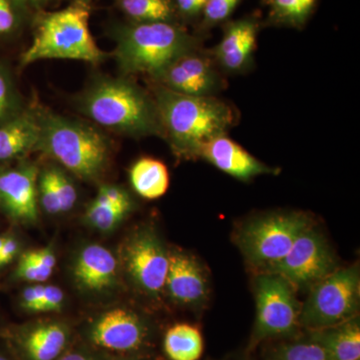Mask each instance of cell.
Listing matches in <instances>:
<instances>
[{"instance_id":"obj_22","label":"cell","mask_w":360,"mask_h":360,"mask_svg":"<svg viewBox=\"0 0 360 360\" xmlns=\"http://www.w3.org/2000/svg\"><path fill=\"white\" fill-rule=\"evenodd\" d=\"M163 350L169 360H200L205 350L202 335L191 324H175L165 333Z\"/></svg>"},{"instance_id":"obj_14","label":"cell","mask_w":360,"mask_h":360,"mask_svg":"<svg viewBox=\"0 0 360 360\" xmlns=\"http://www.w3.org/2000/svg\"><path fill=\"white\" fill-rule=\"evenodd\" d=\"M37 180L39 169L34 165H25L0 174V203L15 221H37Z\"/></svg>"},{"instance_id":"obj_5","label":"cell","mask_w":360,"mask_h":360,"mask_svg":"<svg viewBox=\"0 0 360 360\" xmlns=\"http://www.w3.org/2000/svg\"><path fill=\"white\" fill-rule=\"evenodd\" d=\"M89 9L84 2L41 14L32 44L21 54L22 65L42 59H72L98 65L105 58L89 30Z\"/></svg>"},{"instance_id":"obj_43","label":"cell","mask_w":360,"mask_h":360,"mask_svg":"<svg viewBox=\"0 0 360 360\" xmlns=\"http://www.w3.org/2000/svg\"><path fill=\"white\" fill-rule=\"evenodd\" d=\"M0 360H8L4 355L0 354Z\"/></svg>"},{"instance_id":"obj_3","label":"cell","mask_w":360,"mask_h":360,"mask_svg":"<svg viewBox=\"0 0 360 360\" xmlns=\"http://www.w3.org/2000/svg\"><path fill=\"white\" fill-rule=\"evenodd\" d=\"M39 110L41 139L39 149L80 179H98L110 161V139L87 123Z\"/></svg>"},{"instance_id":"obj_9","label":"cell","mask_w":360,"mask_h":360,"mask_svg":"<svg viewBox=\"0 0 360 360\" xmlns=\"http://www.w3.org/2000/svg\"><path fill=\"white\" fill-rule=\"evenodd\" d=\"M336 269L333 250L311 226L298 236L283 259L262 272L283 277L295 290H310Z\"/></svg>"},{"instance_id":"obj_37","label":"cell","mask_w":360,"mask_h":360,"mask_svg":"<svg viewBox=\"0 0 360 360\" xmlns=\"http://www.w3.org/2000/svg\"><path fill=\"white\" fill-rule=\"evenodd\" d=\"M20 250V245L15 238L6 236V241L0 250V266L11 264L18 255Z\"/></svg>"},{"instance_id":"obj_32","label":"cell","mask_w":360,"mask_h":360,"mask_svg":"<svg viewBox=\"0 0 360 360\" xmlns=\"http://www.w3.org/2000/svg\"><path fill=\"white\" fill-rule=\"evenodd\" d=\"M240 0H208L203 8L205 20L210 23H217L226 20Z\"/></svg>"},{"instance_id":"obj_39","label":"cell","mask_w":360,"mask_h":360,"mask_svg":"<svg viewBox=\"0 0 360 360\" xmlns=\"http://www.w3.org/2000/svg\"><path fill=\"white\" fill-rule=\"evenodd\" d=\"M56 360H94L89 355L84 354V352H71L68 354L60 355Z\"/></svg>"},{"instance_id":"obj_33","label":"cell","mask_w":360,"mask_h":360,"mask_svg":"<svg viewBox=\"0 0 360 360\" xmlns=\"http://www.w3.org/2000/svg\"><path fill=\"white\" fill-rule=\"evenodd\" d=\"M63 302H65V295L58 286L44 285L40 312L59 311L63 309Z\"/></svg>"},{"instance_id":"obj_17","label":"cell","mask_w":360,"mask_h":360,"mask_svg":"<svg viewBox=\"0 0 360 360\" xmlns=\"http://www.w3.org/2000/svg\"><path fill=\"white\" fill-rule=\"evenodd\" d=\"M257 26L251 20L231 23L213 51V58L224 70L239 72L250 65L257 47Z\"/></svg>"},{"instance_id":"obj_11","label":"cell","mask_w":360,"mask_h":360,"mask_svg":"<svg viewBox=\"0 0 360 360\" xmlns=\"http://www.w3.org/2000/svg\"><path fill=\"white\" fill-rule=\"evenodd\" d=\"M153 80L165 89L193 96H212L221 86L210 58L194 51L175 59Z\"/></svg>"},{"instance_id":"obj_25","label":"cell","mask_w":360,"mask_h":360,"mask_svg":"<svg viewBox=\"0 0 360 360\" xmlns=\"http://www.w3.org/2000/svg\"><path fill=\"white\" fill-rule=\"evenodd\" d=\"M127 213L118 210L112 205H103L94 200L87 207L85 219L94 229L108 232L120 224Z\"/></svg>"},{"instance_id":"obj_26","label":"cell","mask_w":360,"mask_h":360,"mask_svg":"<svg viewBox=\"0 0 360 360\" xmlns=\"http://www.w3.org/2000/svg\"><path fill=\"white\" fill-rule=\"evenodd\" d=\"M316 0H270L272 11L281 20L302 22L314 8Z\"/></svg>"},{"instance_id":"obj_40","label":"cell","mask_w":360,"mask_h":360,"mask_svg":"<svg viewBox=\"0 0 360 360\" xmlns=\"http://www.w3.org/2000/svg\"><path fill=\"white\" fill-rule=\"evenodd\" d=\"M26 1L30 2L34 6H44L45 4L52 1V0H26Z\"/></svg>"},{"instance_id":"obj_20","label":"cell","mask_w":360,"mask_h":360,"mask_svg":"<svg viewBox=\"0 0 360 360\" xmlns=\"http://www.w3.org/2000/svg\"><path fill=\"white\" fill-rule=\"evenodd\" d=\"M307 338L319 343L333 360H360L359 315L331 328L309 331Z\"/></svg>"},{"instance_id":"obj_4","label":"cell","mask_w":360,"mask_h":360,"mask_svg":"<svg viewBox=\"0 0 360 360\" xmlns=\"http://www.w3.org/2000/svg\"><path fill=\"white\" fill-rule=\"evenodd\" d=\"M115 40V56L120 70L153 79L175 59L194 51L193 37L170 21L123 26Z\"/></svg>"},{"instance_id":"obj_36","label":"cell","mask_w":360,"mask_h":360,"mask_svg":"<svg viewBox=\"0 0 360 360\" xmlns=\"http://www.w3.org/2000/svg\"><path fill=\"white\" fill-rule=\"evenodd\" d=\"M26 255L39 262L42 266L53 270L56 265V257L51 246L39 250L26 251Z\"/></svg>"},{"instance_id":"obj_15","label":"cell","mask_w":360,"mask_h":360,"mask_svg":"<svg viewBox=\"0 0 360 360\" xmlns=\"http://www.w3.org/2000/svg\"><path fill=\"white\" fill-rule=\"evenodd\" d=\"M200 158L234 179L248 181L264 174H276V170L267 167L251 155L226 134L215 136L203 146Z\"/></svg>"},{"instance_id":"obj_24","label":"cell","mask_w":360,"mask_h":360,"mask_svg":"<svg viewBox=\"0 0 360 360\" xmlns=\"http://www.w3.org/2000/svg\"><path fill=\"white\" fill-rule=\"evenodd\" d=\"M120 6L137 22L169 21L174 15L169 0H120Z\"/></svg>"},{"instance_id":"obj_16","label":"cell","mask_w":360,"mask_h":360,"mask_svg":"<svg viewBox=\"0 0 360 360\" xmlns=\"http://www.w3.org/2000/svg\"><path fill=\"white\" fill-rule=\"evenodd\" d=\"M73 276L82 290L103 292L115 285L117 276V260L103 245L85 246L75 259Z\"/></svg>"},{"instance_id":"obj_35","label":"cell","mask_w":360,"mask_h":360,"mask_svg":"<svg viewBox=\"0 0 360 360\" xmlns=\"http://www.w3.org/2000/svg\"><path fill=\"white\" fill-rule=\"evenodd\" d=\"M14 96L8 79L0 71V120L11 115L14 108Z\"/></svg>"},{"instance_id":"obj_31","label":"cell","mask_w":360,"mask_h":360,"mask_svg":"<svg viewBox=\"0 0 360 360\" xmlns=\"http://www.w3.org/2000/svg\"><path fill=\"white\" fill-rule=\"evenodd\" d=\"M94 200L103 203V205L115 206L125 213H129L132 207L131 200H130L129 194L117 186H101Z\"/></svg>"},{"instance_id":"obj_21","label":"cell","mask_w":360,"mask_h":360,"mask_svg":"<svg viewBox=\"0 0 360 360\" xmlns=\"http://www.w3.org/2000/svg\"><path fill=\"white\" fill-rule=\"evenodd\" d=\"M130 182L135 191L146 200H158L167 193L169 174L167 165L155 158H143L130 168Z\"/></svg>"},{"instance_id":"obj_29","label":"cell","mask_w":360,"mask_h":360,"mask_svg":"<svg viewBox=\"0 0 360 360\" xmlns=\"http://www.w3.org/2000/svg\"><path fill=\"white\" fill-rule=\"evenodd\" d=\"M52 272L53 270L42 266L39 262L28 257L26 252L21 255L15 270L18 278L30 283H44L52 276Z\"/></svg>"},{"instance_id":"obj_23","label":"cell","mask_w":360,"mask_h":360,"mask_svg":"<svg viewBox=\"0 0 360 360\" xmlns=\"http://www.w3.org/2000/svg\"><path fill=\"white\" fill-rule=\"evenodd\" d=\"M265 360H333L316 341L309 338H295L272 347Z\"/></svg>"},{"instance_id":"obj_1","label":"cell","mask_w":360,"mask_h":360,"mask_svg":"<svg viewBox=\"0 0 360 360\" xmlns=\"http://www.w3.org/2000/svg\"><path fill=\"white\" fill-rule=\"evenodd\" d=\"M155 103L161 135L181 160L200 158L203 146L236 123V111L217 97L186 96L158 85Z\"/></svg>"},{"instance_id":"obj_6","label":"cell","mask_w":360,"mask_h":360,"mask_svg":"<svg viewBox=\"0 0 360 360\" xmlns=\"http://www.w3.org/2000/svg\"><path fill=\"white\" fill-rule=\"evenodd\" d=\"M359 265L336 269L309 290L300 309V322L307 331L338 326L359 315Z\"/></svg>"},{"instance_id":"obj_34","label":"cell","mask_w":360,"mask_h":360,"mask_svg":"<svg viewBox=\"0 0 360 360\" xmlns=\"http://www.w3.org/2000/svg\"><path fill=\"white\" fill-rule=\"evenodd\" d=\"M44 285L35 284L28 286L21 293V307L30 312H40V304L44 297Z\"/></svg>"},{"instance_id":"obj_13","label":"cell","mask_w":360,"mask_h":360,"mask_svg":"<svg viewBox=\"0 0 360 360\" xmlns=\"http://www.w3.org/2000/svg\"><path fill=\"white\" fill-rule=\"evenodd\" d=\"M165 290L174 302L198 309L207 302L210 283L195 257L184 251H170Z\"/></svg>"},{"instance_id":"obj_38","label":"cell","mask_w":360,"mask_h":360,"mask_svg":"<svg viewBox=\"0 0 360 360\" xmlns=\"http://www.w3.org/2000/svg\"><path fill=\"white\" fill-rule=\"evenodd\" d=\"M176 2L182 13L191 14L200 11L198 0H176Z\"/></svg>"},{"instance_id":"obj_19","label":"cell","mask_w":360,"mask_h":360,"mask_svg":"<svg viewBox=\"0 0 360 360\" xmlns=\"http://www.w3.org/2000/svg\"><path fill=\"white\" fill-rule=\"evenodd\" d=\"M16 338L27 360H56L68 345L70 333L65 324L41 322L22 329Z\"/></svg>"},{"instance_id":"obj_27","label":"cell","mask_w":360,"mask_h":360,"mask_svg":"<svg viewBox=\"0 0 360 360\" xmlns=\"http://www.w3.org/2000/svg\"><path fill=\"white\" fill-rule=\"evenodd\" d=\"M52 182L60 201L63 212H70L72 210L77 200V191L73 186L70 177L66 176L65 172L56 167H49Z\"/></svg>"},{"instance_id":"obj_10","label":"cell","mask_w":360,"mask_h":360,"mask_svg":"<svg viewBox=\"0 0 360 360\" xmlns=\"http://www.w3.org/2000/svg\"><path fill=\"white\" fill-rule=\"evenodd\" d=\"M123 264L137 290L150 298L165 291L169 252L153 229L134 232L122 248Z\"/></svg>"},{"instance_id":"obj_42","label":"cell","mask_w":360,"mask_h":360,"mask_svg":"<svg viewBox=\"0 0 360 360\" xmlns=\"http://www.w3.org/2000/svg\"><path fill=\"white\" fill-rule=\"evenodd\" d=\"M6 236H0V250H1L2 245H4V241H6Z\"/></svg>"},{"instance_id":"obj_30","label":"cell","mask_w":360,"mask_h":360,"mask_svg":"<svg viewBox=\"0 0 360 360\" xmlns=\"http://www.w3.org/2000/svg\"><path fill=\"white\" fill-rule=\"evenodd\" d=\"M20 0H0V34L13 32L20 25Z\"/></svg>"},{"instance_id":"obj_7","label":"cell","mask_w":360,"mask_h":360,"mask_svg":"<svg viewBox=\"0 0 360 360\" xmlns=\"http://www.w3.org/2000/svg\"><path fill=\"white\" fill-rule=\"evenodd\" d=\"M311 226L303 213H272L246 222L236 243L248 264L262 272L283 259L298 236Z\"/></svg>"},{"instance_id":"obj_8","label":"cell","mask_w":360,"mask_h":360,"mask_svg":"<svg viewBox=\"0 0 360 360\" xmlns=\"http://www.w3.org/2000/svg\"><path fill=\"white\" fill-rule=\"evenodd\" d=\"M257 316L248 349L269 340H291L300 326L302 305L296 298L295 288L283 277L260 272L255 281Z\"/></svg>"},{"instance_id":"obj_41","label":"cell","mask_w":360,"mask_h":360,"mask_svg":"<svg viewBox=\"0 0 360 360\" xmlns=\"http://www.w3.org/2000/svg\"><path fill=\"white\" fill-rule=\"evenodd\" d=\"M208 0H198V6H200V11L201 9L205 8L206 4H207Z\"/></svg>"},{"instance_id":"obj_18","label":"cell","mask_w":360,"mask_h":360,"mask_svg":"<svg viewBox=\"0 0 360 360\" xmlns=\"http://www.w3.org/2000/svg\"><path fill=\"white\" fill-rule=\"evenodd\" d=\"M40 139V110L32 108L14 115L0 127V161L13 160L39 149Z\"/></svg>"},{"instance_id":"obj_28","label":"cell","mask_w":360,"mask_h":360,"mask_svg":"<svg viewBox=\"0 0 360 360\" xmlns=\"http://www.w3.org/2000/svg\"><path fill=\"white\" fill-rule=\"evenodd\" d=\"M37 198L44 210L49 214H58L63 213L60 201L52 182L49 168L45 169L41 174H39L37 180Z\"/></svg>"},{"instance_id":"obj_12","label":"cell","mask_w":360,"mask_h":360,"mask_svg":"<svg viewBox=\"0 0 360 360\" xmlns=\"http://www.w3.org/2000/svg\"><path fill=\"white\" fill-rule=\"evenodd\" d=\"M149 329L134 310L115 309L101 314L89 328V340L97 347L112 352L141 349L148 341Z\"/></svg>"},{"instance_id":"obj_2","label":"cell","mask_w":360,"mask_h":360,"mask_svg":"<svg viewBox=\"0 0 360 360\" xmlns=\"http://www.w3.org/2000/svg\"><path fill=\"white\" fill-rule=\"evenodd\" d=\"M80 112L104 129L130 136L161 135L155 99L124 78H98L78 101Z\"/></svg>"}]
</instances>
